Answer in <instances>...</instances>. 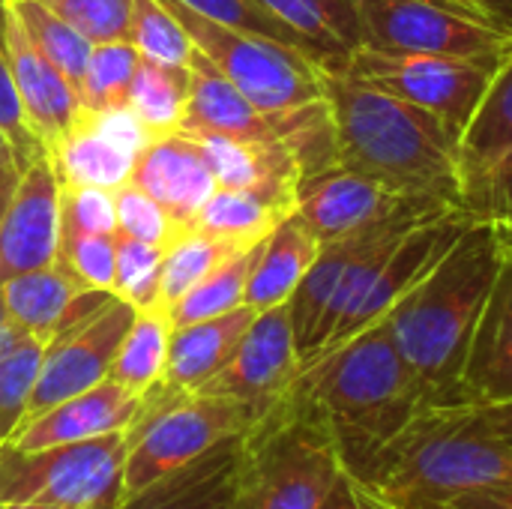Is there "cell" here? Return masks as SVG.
Listing matches in <instances>:
<instances>
[{
    "instance_id": "6da1fadb",
    "label": "cell",
    "mask_w": 512,
    "mask_h": 509,
    "mask_svg": "<svg viewBox=\"0 0 512 509\" xmlns=\"http://www.w3.org/2000/svg\"><path fill=\"white\" fill-rule=\"evenodd\" d=\"M504 252V231L486 219H471L429 276L384 318L420 384L426 408L462 405L471 339L501 273Z\"/></svg>"
},
{
    "instance_id": "7a4b0ae2",
    "label": "cell",
    "mask_w": 512,
    "mask_h": 509,
    "mask_svg": "<svg viewBox=\"0 0 512 509\" xmlns=\"http://www.w3.org/2000/svg\"><path fill=\"white\" fill-rule=\"evenodd\" d=\"M336 162L381 180L399 198L435 207H465L459 147L438 117L357 78L327 72Z\"/></svg>"
},
{
    "instance_id": "3957f363",
    "label": "cell",
    "mask_w": 512,
    "mask_h": 509,
    "mask_svg": "<svg viewBox=\"0 0 512 509\" xmlns=\"http://www.w3.org/2000/svg\"><path fill=\"white\" fill-rule=\"evenodd\" d=\"M297 387L318 405L342 468L357 480L372 471L381 453L426 408L387 321L312 360L300 369Z\"/></svg>"
},
{
    "instance_id": "277c9868",
    "label": "cell",
    "mask_w": 512,
    "mask_h": 509,
    "mask_svg": "<svg viewBox=\"0 0 512 509\" xmlns=\"http://www.w3.org/2000/svg\"><path fill=\"white\" fill-rule=\"evenodd\" d=\"M363 483L393 509H450L465 495L512 483V444L474 405L423 408Z\"/></svg>"
},
{
    "instance_id": "5b68a950",
    "label": "cell",
    "mask_w": 512,
    "mask_h": 509,
    "mask_svg": "<svg viewBox=\"0 0 512 509\" xmlns=\"http://www.w3.org/2000/svg\"><path fill=\"white\" fill-rule=\"evenodd\" d=\"M342 471L318 405L294 381L240 432L234 509H321Z\"/></svg>"
},
{
    "instance_id": "8992f818",
    "label": "cell",
    "mask_w": 512,
    "mask_h": 509,
    "mask_svg": "<svg viewBox=\"0 0 512 509\" xmlns=\"http://www.w3.org/2000/svg\"><path fill=\"white\" fill-rule=\"evenodd\" d=\"M252 420L249 408L234 399L183 393L159 381L144 393V405L129 426L132 447L123 471V501L210 447L240 435Z\"/></svg>"
},
{
    "instance_id": "52a82bcc",
    "label": "cell",
    "mask_w": 512,
    "mask_h": 509,
    "mask_svg": "<svg viewBox=\"0 0 512 509\" xmlns=\"http://www.w3.org/2000/svg\"><path fill=\"white\" fill-rule=\"evenodd\" d=\"M129 429L45 450L0 444V501L120 509Z\"/></svg>"
},
{
    "instance_id": "ba28073f",
    "label": "cell",
    "mask_w": 512,
    "mask_h": 509,
    "mask_svg": "<svg viewBox=\"0 0 512 509\" xmlns=\"http://www.w3.org/2000/svg\"><path fill=\"white\" fill-rule=\"evenodd\" d=\"M213 66L261 111H294L324 99V69L303 51L234 30L180 0H162Z\"/></svg>"
},
{
    "instance_id": "9c48e42d",
    "label": "cell",
    "mask_w": 512,
    "mask_h": 509,
    "mask_svg": "<svg viewBox=\"0 0 512 509\" xmlns=\"http://www.w3.org/2000/svg\"><path fill=\"white\" fill-rule=\"evenodd\" d=\"M435 210H444V207L408 198L399 207H393L387 216L375 219L372 225L321 246L318 258L312 261V267L306 270V276L300 279L297 291L288 300L300 369H306L324 351V345L333 333V324L339 318L348 282H351L354 270L360 267V261L372 249H378L384 240L408 231L411 225H417L423 216H429Z\"/></svg>"
},
{
    "instance_id": "30bf717a",
    "label": "cell",
    "mask_w": 512,
    "mask_h": 509,
    "mask_svg": "<svg viewBox=\"0 0 512 509\" xmlns=\"http://www.w3.org/2000/svg\"><path fill=\"white\" fill-rule=\"evenodd\" d=\"M363 48L435 54L492 72L512 54V39L441 0H357Z\"/></svg>"
},
{
    "instance_id": "8fae6325",
    "label": "cell",
    "mask_w": 512,
    "mask_h": 509,
    "mask_svg": "<svg viewBox=\"0 0 512 509\" xmlns=\"http://www.w3.org/2000/svg\"><path fill=\"white\" fill-rule=\"evenodd\" d=\"M348 72L438 117L456 147L495 75L480 63L456 57L375 51L363 45L351 54Z\"/></svg>"
},
{
    "instance_id": "7c38bea8",
    "label": "cell",
    "mask_w": 512,
    "mask_h": 509,
    "mask_svg": "<svg viewBox=\"0 0 512 509\" xmlns=\"http://www.w3.org/2000/svg\"><path fill=\"white\" fill-rule=\"evenodd\" d=\"M135 306L111 297L96 315L66 327L54 339L45 342L42 366L36 375V387L27 402V414L21 423L45 414L57 402L84 393L108 378L111 363L135 321Z\"/></svg>"
},
{
    "instance_id": "4fadbf2b",
    "label": "cell",
    "mask_w": 512,
    "mask_h": 509,
    "mask_svg": "<svg viewBox=\"0 0 512 509\" xmlns=\"http://www.w3.org/2000/svg\"><path fill=\"white\" fill-rule=\"evenodd\" d=\"M297 375L300 357L294 345L291 312L288 303H279L255 315L231 360L195 393L234 399L258 420L291 390Z\"/></svg>"
},
{
    "instance_id": "5bb4252c",
    "label": "cell",
    "mask_w": 512,
    "mask_h": 509,
    "mask_svg": "<svg viewBox=\"0 0 512 509\" xmlns=\"http://www.w3.org/2000/svg\"><path fill=\"white\" fill-rule=\"evenodd\" d=\"M147 141V129L129 108L102 114L81 111L72 132L51 150L48 162L60 186L117 189L129 183L135 159Z\"/></svg>"
},
{
    "instance_id": "9a60e30c",
    "label": "cell",
    "mask_w": 512,
    "mask_h": 509,
    "mask_svg": "<svg viewBox=\"0 0 512 509\" xmlns=\"http://www.w3.org/2000/svg\"><path fill=\"white\" fill-rule=\"evenodd\" d=\"M0 45L12 69L24 117L51 156V150L78 123L81 99L75 87L63 78V72L36 48L9 0H0Z\"/></svg>"
},
{
    "instance_id": "2e32d148",
    "label": "cell",
    "mask_w": 512,
    "mask_h": 509,
    "mask_svg": "<svg viewBox=\"0 0 512 509\" xmlns=\"http://www.w3.org/2000/svg\"><path fill=\"white\" fill-rule=\"evenodd\" d=\"M60 240V180L48 159L21 171L18 189L0 219V285L12 276L54 264Z\"/></svg>"
},
{
    "instance_id": "e0dca14e",
    "label": "cell",
    "mask_w": 512,
    "mask_h": 509,
    "mask_svg": "<svg viewBox=\"0 0 512 509\" xmlns=\"http://www.w3.org/2000/svg\"><path fill=\"white\" fill-rule=\"evenodd\" d=\"M129 183L150 195L180 231H192L195 216L216 192V177L210 162L189 132H168L150 138L132 168Z\"/></svg>"
},
{
    "instance_id": "ac0fdd59",
    "label": "cell",
    "mask_w": 512,
    "mask_h": 509,
    "mask_svg": "<svg viewBox=\"0 0 512 509\" xmlns=\"http://www.w3.org/2000/svg\"><path fill=\"white\" fill-rule=\"evenodd\" d=\"M408 198L390 192L381 180L351 171L345 165L324 168L297 186L294 213L324 246L351 231L372 225Z\"/></svg>"
},
{
    "instance_id": "d6986e66",
    "label": "cell",
    "mask_w": 512,
    "mask_h": 509,
    "mask_svg": "<svg viewBox=\"0 0 512 509\" xmlns=\"http://www.w3.org/2000/svg\"><path fill=\"white\" fill-rule=\"evenodd\" d=\"M141 405H144V393H135L105 378L96 387L75 393L57 402L54 408H48L45 414L21 423L6 444L18 450H45L57 444H75V441L123 432L135 423Z\"/></svg>"
},
{
    "instance_id": "ffe728a7",
    "label": "cell",
    "mask_w": 512,
    "mask_h": 509,
    "mask_svg": "<svg viewBox=\"0 0 512 509\" xmlns=\"http://www.w3.org/2000/svg\"><path fill=\"white\" fill-rule=\"evenodd\" d=\"M489 303L471 339L462 372V405L486 408L512 402V234Z\"/></svg>"
},
{
    "instance_id": "44dd1931",
    "label": "cell",
    "mask_w": 512,
    "mask_h": 509,
    "mask_svg": "<svg viewBox=\"0 0 512 509\" xmlns=\"http://www.w3.org/2000/svg\"><path fill=\"white\" fill-rule=\"evenodd\" d=\"M240 435L168 471L120 509H234V468Z\"/></svg>"
},
{
    "instance_id": "7402d4cb",
    "label": "cell",
    "mask_w": 512,
    "mask_h": 509,
    "mask_svg": "<svg viewBox=\"0 0 512 509\" xmlns=\"http://www.w3.org/2000/svg\"><path fill=\"white\" fill-rule=\"evenodd\" d=\"M255 315L258 312L243 303L225 315L171 327L168 363H165L162 384L183 390V393L201 390L231 360V354L237 351V345L246 336Z\"/></svg>"
},
{
    "instance_id": "603a6c76",
    "label": "cell",
    "mask_w": 512,
    "mask_h": 509,
    "mask_svg": "<svg viewBox=\"0 0 512 509\" xmlns=\"http://www.w3.org/2000/svg\"><path fill=\"white\" fill-rule=\"evenodd\" d=\"M219 189L297 192L303 174L291 147L279 141H246L228 135H195Z\"/></svg>"
},
{
    "instance_id": "cb8c5ba5",
    "label": "cell",
    "mask_w": 512,
    "mask_h": 509,
    "mask_svg": "<svg viewBox=\"0 0 512 509\" xmlns=\"http://www.w3.org/2000/svg\"><path fill=\"white\" fill-rule=\"evenodd\" d=\"M318 252L321 243L300 222V216L297 213L285 216L258 249L243 303L252 306L255 312H267L279 303H288L300 279L318 258Z\"/></svg>"
},
{
    "instance_id": "d4e9b609",
    "label": "cell",
    "mask_w": 512,
    "mask_h": 509,
    "mask_svg": "<svg viewBox=\"0 0 512 509\" xmlns=\"http://www.w3.org/2000/svg\"><path fill=\"white\" fill-rule=\"evenodd\" d=\"M297 192L279 189H219L207 198L195 216L192 231L225 240L237 249L258 246L270 231L294 213Z\"/></svg>"
},
{
    "instance_id": "484cf974",
    "label": "cell",
    "mask_w": 512,
    "mask_h": 509,
    "mask_svg": "<svg viewBox=\"0 0 512 509\" xmlns=\"http://www.w3.org/2000/svg\"><path fill=\"white\" fill-rule=\"evenodd\" d=\"M258 3L315 48L324 72H345L351 54L363 45L357 0H258Z\"/></svg>"
},
{
    "instance_id": "4316f807",
    "label": "cell",
    "mask_w": 512,
    "mask_h": 509,
    "mask_svg": "<svg viewBox=\"0 0 512 509\" xmlns=\"http://www.w3.org/2000/svg\"><path fill=\"white\" fill-rule=\"evenodd\" d=\"M87 291L63 264H48L21 276H12L0 285L3 309L12 321V327L24 336H33L39 342H48L72 300Z\"/></svg>"
},
{
    "instance_id": "83f0119b",
    "label": "cell",
    "mask_w": 512,
    "mask_h": 509,
    "mask_svg": "<svg viewBox=\"0 0 512 509\" xmlns=\"http://www.w3.org/2000/svg\"><path fill=\"white\" fill-rule=\"evenodd\" d=\"M512 150V54L492 75L486 96L459 141V168L465 186Z\"/></svg>"
},
{
    "instance_id": "f1b7e54d",
    "label": "cell",
    "mask_w": 512,
    "mask_h": 509,
    "mask_svg": "<svg viewBox=\"0 0 512 509\" xmlns=\"http://www.w3.org/2000/svg\"><path fill=\"white\" fill-rule=\"evenodd\" d=\"M186 96H189V69L186 66H168V63L141 57L135 66V75H132L126 108L138 117V123L147 129V135L156 138V135L180 132Z\"/></svg>"
},
{
    "instance_id": "f546056e",
    "label": "cell",
    "mask_w": 512,
    "mask_h": 509,
    "mask_svg": "<svg viewBox=\"0 0 512 509\" xmlns=\"http://www.w3.org/2000/svg\"><path fill=\"white\" fill-rule=\"evenodd\" d=\"M168 342H171V321L162 306L153 309H138L135 321L111 363L108 378L135 390L147 393L156 387L165 375L168 363Z\"/></svg>"
},
{
    "instance_id": "4dcf8cb0",
    "label": "cell",
    "mask_w": 512,
    "mask_h": 509,
    "mask_svg": "<svg viewBox=\"0 0 512 509\" xmlns=\"http://www.w3.org/2000/svg\"><path fill=\"white\" fill-rule=\"evenodd\" d=\"M258 249H261V243L231 255L207 279H201L189 294H183L174 306H168L165 312H168L171 327H183V324H192V321L216 318V315H225V312L243 306L246 282H249V273L255 267Z\"/></svg>"
},
{
    "instance_id": "1f68e13d",
    "label": "cell",
    "mask_w": 512,
    "mask_h": 509,
    "mask_svg": "<svg viewBox=\"0 0 512 509\" xmlns=\"http://www.w3.org/2000/svg\"><path fill=\"white\" fill-rule=\"evenodd\" d=\"M243 249L207 237L201 231H186L180 234L162 261V276H159V306L168 309L174 306L183 294H189L201 279H207L219 264H225L231 255H237Z\"/></svg>"
},
{
    "instance_id": "d6a6232c",
    "label": "cell",
    "mask_w": 512,
    "mask_h": 509,
    "mask_svg": "<svg viewBox=\"0 0 512 509\" xmlns=\"http://www.w3.org/2000/svg\"><path fill=\"white\" fill-rule=\"evenodd\" d=\"M138 60H141V54L126 39L93 45L87 69H84V81L78 90L81 111L84 114H102V111L126 108Z\"/></svg>"
},
{
    "instance_id": "836d02e7",
    "label": "cell",
    "mask_w": 512,
    "mask_h": 509,
    "mask_svg": "<svg viewBox=\"0 0 512 509\" xmlns=\"http://www.w3.org/2000/svg\"><path fill=\"white\" fill-rule=\"evenodd\" d=\"M9 3L18 12L21 24L30 33V39L36 42V48L63 72V78L78 93L93 42H87L78 30H72L63 18H57L51 9H45L39 0H9Z\"/></svg>"
},
{
    "instance_id": "e575fe53",
    "label": "cell",
    "mask_w": 512,
    "mask_h": 509,
    "mask_svg": "<svg viewBox=\"0 0 512 509\" xmlns=\"http://www.w3.org/2000/svg\"><path fill=\"white\" fill-rule=\"evenodd\" d=\"M45 342L33 336H18L0 351V444H6L27 414L30 393L42 366Z\"/></svg>"
},
{
    "instance_id": "d590c367",
    "label": "cell",
    "mask_w": 512,
    "mask_h": 509,
    "mask_svg": "<svg viewBox=\"0 0 512 509\" xmlns=\"http://www.w3.org/2000/svg\"><path fill=\"white\" fill-rule=\"evenodd\" d=\"M126 39L135 45L141 57L168 66H186L195 48L189 33L180 27V21L162 0H132Z\"/></svg>"
},
{
    "instance_id": "8d00e7d4",
    "label": "cell",
    "mask_w": 512,
    "mask_h": 509,
    "mask_svg": "<svg viewBox=\"0 0 512 509\" xmlns=\"http://www.w3.org/2000/svg\"><path fill=\"white\" fill-rule=\"evenodd\" d=\"M165 246L141 243L117 234V258H114V285L111 294L132 303L135 309L159 306V276L165 261Z\"/></svg>"
},
{
    "instance_id": "74e56055",
    "label": "cell",
    "mask_w": 512,
    "mask_h": 509,
    "mask_svg": "<svg viewBox=\"0 0 512 509\" xmlns=\"http://www.w3.org/2000/svg\"><path fill=\"white\" fill-rule=\"evenodd\" d=\"M114 258H117V234H90L60 225L54 261L63 264L84 288L111 291Z\"/></svg>"
},
{
    "instance_id": "f35d334b",
    "label": "cell",
    "mask_w": 512,
    "mask_h": 509,
    "mask_svg": "<svg viewBox=\"0 0 512 509\" xmlns=\"http://www.w3.org/2000/svg\"><path fill=\"white\" fill-rule=\"evenodd\" d=\"M180 3H186L189 9H195L204 18H213L219 24H228L234 30H243V33H252V36H264V39L291 45V48L303 51L306 57H312L318 63L315 48L300 33H294L288 24H282L279 18H273L258 0H180Z\"/></svg>"
},
{
    "instance_id": "ab89813d",
    "label": "cell",
    "mask_w": 512,
    "mask_h": 509,
    "mask_svg": "<svg viewBox=\"0 0 512 509\" xmlns=\"http://www.w3.org/2000/svg\"><path fill=\"white\" fill-rule=\"evenodd\" d=\"M87 42H123L129 36L132 0H39ZM129 42V39H126Z\"/></svg>"
},
{
    "instance_id": "60d3db41",
    "label": "cell",
    "mask_w": 512,
    "mask_h": 509,
    "mask_svg": "<svg viewBox=\"0 0 512 509\" xmlns=\"http://www.w3.org/2000/svg\"><path fill=\"white\" fill-rule=\"evenodd\" d=\"M114 204H117V234L153 243V246H171L180 234L174 219L150 198L144 195L135 183H123L114 189Z\"/></svg>"
},
{
    "instance_id": "b9f144b4",
    "label": "cell",
    "mask_w": 512,
    "mask_h": 509,
    "mask_svg": "<svg viewBox=\"0 0 512 509\" xmlns=\"http://www.w3.org/2000/svg\"><path fill=\"white\" fill-rule=\"evenodd\" d=\"M465 210L512 234V150L465 186Z\"/></svg>"
},
{
    "instance_id": "7bdbcfd3",
    "label": "cell",
    "mask_w": 512,
    "mask_h": 509,
    "mask_svg": "<svg viewBox=\"0 0 512 509\" xmlns=\"http://www.w3.org/2000/svg\"><path fill=\"white\" fill-rule=\"evenodd\" d=\"M60 225L90 234H117L114 189L60 186Z\"/></svg>"
},
{
    "instance_id": "ee69618b",
    "label": "cell",
    "mask_w": 512,
    "mask_h": 509,
    "mask_svg": "<svg viewBox=\"0 0 512 509\" xmlns=\"http://www.w3.org/2000/svg\"><path fill=\"white\" fill-rule=\"evenodd\" d=\"M0 129L9 138L15 162L21 165V171L27 165H33V162H39V159H48L45 144L36 138V132L30 129V123L24 117V105L18 99L15 78H12V69H9L3 45H0Z\"/></svg>"
},
{
    "instance_id": "f6af8a7d",
    "label": "cell",
    "mask_w": 512,
    "mask_h": 509,
    "mask_svg": "<svg viewBox=\"0 0 512 509\" xmlns=\"http://www.w3.org/2000/svg\"><path fill=\"white\" fill-rule=\"evenodd\" d=\"M321 509H393V504L384 495H378L372 486L357 480L354 474L342 471Z\"/></svg>"
},
{
    "instance_id": "bcb514c9",
    "label": "cell",
    "mask_w": 512,
    "mask_h": 509,
    "mask_svg": "<svg viewBox=\"0 0 512 509\" xmlns=\"http://www.w3.org/2000/svg\"><path fill=\"white\" fill-rule=\"evenodd\" d=\"M441 3L512 39V0H441Z\"/></svg>"
},
{
    "instance_id": "7dc6e473",
    "label": "cell",
    "mask_w": 512,
    "mask_h": 509,
    "mask_svg": "<svg viewBox=\"0 0 512 509\" xmlns=\"http://www.w3.org/2000/svg\"><path fill=\"white\" fill-rule=\"evenodd\" d=\"M450 509H512V483L459 498Z\"/></svg>"
},
{
    "instance_id": "c3c4849f",
    "label": "cell",
    "mask_w": 512,
    "mask_h": 509,
    "mask_svg": "<svg viewBox=\"0 0 512 509\" xmlns=\"http://www.w3.org/2000/svg\"><path fill=\"white\" fill-rule=\"evenodd\" d=\"M483 423L498 435L504 438L507 444H512V402H504V405H486V408H477Z\"/></svg>"
},
{
    "instance_id": "681fc988",
    "label": "cell",
    "mask_w": 512,
    "mask_h": 509,
    "mask_svg": "<svg viewBox=\"0 0 512 509\" xmlns=\"http://www.w3.org/2000/svg\"><path fill=\"white\" fill-rule=\"evenodd\" d=\"M18 180H21V165L15 159H0V219L18 189Z\"/></svg>"
},
{
    "instance_id": "f907efd6",
    "label": "cell",
    "mask_w": 512,
    "mask_h": 509,
    "mask_svg": "<svg viewBox=\"0 0 512 509\" xmlns=\"http://www.w3.org/2000/svg\"><path fill=\"white\" fill-rule=\"evenodd\" d=\"M18 336H21V333L12 327V321H9V315H6V309H3V300H0V351L9 348Z\"/></svg>"
},
{
    "instance_id": "816d5d0a",
    "label": "cell",
    "mask_w": 512,
    "mask_h": 509,
    "mask_svg": "<svg viewBox=\"0 0 512 509\" xmlns=\"http://www.w3.org/2000/svg\"><path fill=\"white\" fill-rule=\"evenodd\" d=\"M12 509H90V507H63V504H15Z\"/></svg>"
},
{
    "instance_id": "f5cc1de1",
    "label": "cell",
    "mask_w": 512,
    "mask_h": 509,
    "mask_svg": "<svg viewBox=\"0 0 512 509\" xmlns=\"http://www.w3.org/2000/svg\"><path fill=\"white\" fill-rule=\"evenodd\" d=\"M0 159H15V153H12V144H9V138L3 135V129H0Z\"/></svg>"
},
{
    "instance_id": "db71d44e",
    "label": "cell",
    "mask_w": 512,
    "mask_h": 509,
    "mask_svg": "<svg viewBox=\"0 0 512 509\" xmlns=\"http://www.w3.org/2000/svg\"><path fill=\"white\" fill-rule=\"evenodd\" d=\"M0 509H12V507H9V504H6V501H0Z\"/></svg>"
}]
</instances>
